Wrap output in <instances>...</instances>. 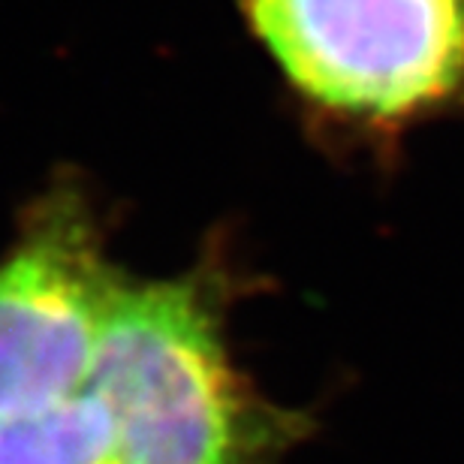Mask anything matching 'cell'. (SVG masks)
<instances>
[{
	"label": "cell",
	"mask_w": 464,
	"mask_h": 464,
	"mask_svg": "<svg viewBox=\"0 0 464 464\" xmlns=\"http://www.w3.org/2000/svg\"><path fill=\"white\" fill-rule=\"evenodd\" d=\"M326 151L392 169L413 133L464 118V0H229Z\"/></svg>",
	"instance_id": "7a4b0ae2"
},
{
	"label": "cell",
	"mask_w": 464,
	"mask_h": 464,
	"mask_svg": "<svg viewBox=\"0 0 464 464\" xmlns=\"http://www.w3.org/2000/svg\"><path fill=\"white\" fill-rule=\"evenodd\" d=\"M121 277L94 190L58 172L0 254V413L85 392Z\"/></svg>",
	"instance_id": "3957f363"
},
{
	"label": "cell",
	"mask_w": 464,
	"mask_h": 464,
	"mask_svg": "<svg viewBox=\"0 0 464 464\" xmlns=\"http://www.w3.org/2000/svg\"><path fill=\"white\" fill-rule=\"evenodd\" d=\"M224 229L169 277L115 286L88 389L115 422L118 464H284L314 420L236 365L229 314L250 290Z\"/></svg>",
	"instance_id": "6da1fadb"
},
{
	"label": "cell",
	"mask_w": 464,
	"mask_h": 464,
	"mask_svg": "<svg viewBox=\"0 0 464 464\" xmlns=\"http://www.w3.org/2000/svg\"><path fill=\"white\" fill-rule=\"evenodd\" d=\"M0 464H118L115 422L91 389L0 413Z\"/></svg>",
	"instance_id": "277c9868"
}]
</instances>
